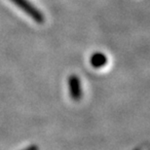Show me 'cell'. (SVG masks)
Wrapping results in <instances>:
<instances>
[{
    "mask_svg": "<svg viewBox=\"0 0 150 150\" xmlns=\"http://www.w3.org/2000/svg\"><path fill=\"white\" fill-rule=\"evenodd\" d=\"M68 86H69V92L71 98L74 100H79L82 96V90H81V84L79 78L75 75H71L68 78Z\"/></svg>",
    "mask_w": 150,
    "mask_h": 150,
    "instance_id": "7a4b0ae2",
    "label": "cell"
},
{
    "mask_svg": "<svg viewBox=\"0 0 150 150\" xmlns=\"http://www.w3.org/2000/svg\"><path fill=\"white\" fill-rule=\"evenodd\" d=\"M15 5H17L21 10H23L25 14L32 18L38 23H42L44 22V16L37 8H35L28 0H11Z\"/></svg>",
    "mask_w": 150,
    "mask_h": 150,
    "instance_id": "6da1fadb",
    "label": "cell"
},
{
    "mask_svg": "<svg viewBox=\"0 0 150 150\" xmlns=\"http://www.w3.org/2000/svg\"><path fill=\"white\" fill-rule=\"evenodd\" d=\"M23 150H38V147L36 145H31V146H28V148H25Z\"/></svg>",
    "mask_w": 150,
    "mask_h": 150,
    "instance_id": "277c9868",
    "label": "cell"
},
{
    "mask_svg": "<svg viewBox=\"0 0 150 150\" xmlns=\"http://www.w3.org/2000/svg\"><path fill=\"white\" fill-rule=\"evenodd\" d=\"M107 59L106 57L101 53H96L91 58V64L94 67H103L106 64Z\"/></svg>",
    "mask_w": 150,
    "mask_h": 150,
    "instance_id": "3957f363",
    "label": "cell"
}]
</instances>
